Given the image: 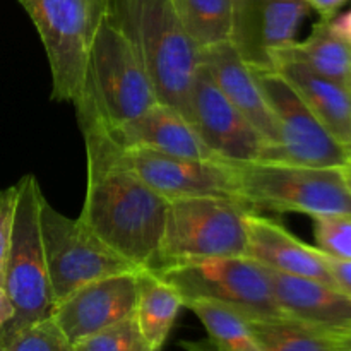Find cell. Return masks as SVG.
<instances>
[{
    "instance_id": "1",
    "label": "cell",
    "mask_w": 351,
    "mask_h": 351,
    "mask_svg": "<svg viewBox=\"0 0 351 351\" xmlns=\"http://www.w3.org/2000/svg\"><path fill=\"white\" fill-rule=\"evenodd\" d=\"M88 154V184L79 219L139 269L156 266L170 201L137 175L95 149Z\"/></svg>"
},
{
    "instance_id": "2",
    "label": "cell",
    "mask_w": 351,
    "mask_h": 351,
    "mask_svg": "<svg viewBox=\"0 0 351 351\" xmlns=\"http://www.w3.org/2000/svg\"><path fill=\"white\" fill-rule=\"evenodd\" d=\"M105 9L139 55L158 99L189 120L201 48L184 29L170 0H106Z\"/></svg>"
},
{
    "instance_id": "3",
    "label": "cell",
    "mask_w": 351,
    "mask_h": 351,
    "mask_svg": "<svg viewBox=\"0 0 351 351\" xmlns=\"http://www.w3.org/2000/svg\"><path fill=\"white\" fill-rule=\"evenodd\" d=\"M156 103L161 101L139 55L105 9L89 47L82 93L74 101L77 120L110 129Z\"/></svg>"
},
{
    "instance_id": "4",
    "label": "cell",
    "mask_w": 351,
    "mask_h": 351,
    "mask_svg": "<svg viewBox=\"0 0 351 351\" xmlns=\"http://www.w3.org/2000/svg\"><path fill=\"white\" fill-rule=\"evenodd\" d=\"M230 165L239 182L240 197L256 213H302L311 218L351 215V192L341 168L273 160Z\"/></svg>"
},
{
    "instance_id": "5",
    "label": "cell",
    "mask_w": 351,
    "mask_h": 351,
    "mask_svg": "<svg viewBox=\"0 0 351 351\" xmlns=\"http://www.w3.org/2000/svg\"><path fill=\"white\" fill-rule=\"evenodd\" d=\"M43 199L34 175H24L16 184L12 228L2 276L3 288L12 302L14 317L0 336L45 321L53 314L55 300L48 280L40 223Z\"/></svg>"
},
{
    "instance_id": "6",
    "label": "cell",
    "mask_w": 351,
    "mask_h": 351,
    "mask_svg": "<svg viewBox=\"0 0 351 351\" xmlns=\"http://www.w3.org/2000/svg\"><path fill=\"white\" fill-rule=\"evenodd\" d=\"M247 202L232 197H184L168 204L167 225L156 266L151 269L215 259L245 256Z\"/></svg>"
},
{
    "instance_id": "7",
    "label": "cell",
    "mask_w": 351,
    "mask_h": 351,
    "mask_svg": "<svg viewBox=\"0 0 351 351\" xmlns=\"http://www.w3.org/2000/svg\"><path fill=\"white\" fill-rule=\"evenodd\" d=\"M86 149L108 156L127 168L168 201L184 197L240 199L239 182L230 163L191 160L151 149H119L103 127L93 120H79ZM245 202V201H243Z\"/></svg>"
},
{
    "instance_id": "8",
    "label": "cell",
    "mask_w": 351,
    "mask_h": 351,
    "mask_svg": "<svg viewBox=\"0 0 351 351\" xmlns=\"http://www.w3.org/2000/svg\"><path fill=\"white\" fill-rule=\"evenodd\" d=\"M185 302L213 300L252 319L287 317L280 308L269 271L247 256L191 261L154 269Z\"/></svg>"
},
{
    "instance_id": "9",
    "label": "cell",
    "mask_w": 351,
    "mask_h": 351,
    "mask_svg": "<svg viewBox=\"0 0 351 351\" xmlns=\"http://www.w3.org/2000/svg\"><path fill=\"white\" fill-rule=\"evenodd\" d=\"M36 27L51 74V98L81 96L89 47L106 0H19Z\"/></svg>"
},
{
    "instance_id": "10",
    "label": "cell",
    "mask_w": 351,
    "mask_h": 351,
    "mask_svg": "<svg viewBox=\"0 0 351 351\" xmlns=\"http://www.w3.org/2000/svg\"><path fill=\"white\" fill-rule=\"evenodd\" d=\"M40 223L55 305L91 281L139 269L110 249L81 219L64 216L47 199L41 202Z\"/></svg>"
},
{
    "instance_id": "11",
    "label": "cell",
    "mask_w": 351,
    "mask_h": 351,
    "mask_svg": "<svg viewBox=\"0 0 351 351\" xmlns=\"http://www.w3.org/2000/svg\"><path fill=\"white\" fill-rule=\"evenodd\" d=\"M273 112L278 132L276 160L317 168H341L348 151L331 136L278 71L254 69Z\"/></svg>"
},
{
    "instance_id": "12",
    "label": "cell",
    "mask_w": 351,
    "mask_h": 351,
    "mask_svg": "<svg viewBox=\"0 0 351 351\" xmlns=\"http://www.w3.org/2000/svg\"><path fill=\"white\" fill-rule=\"evenodd\" d=\"M189 122L208 146L225 163H250L273 160V147L250 120L219 91L209 72L199 65L189 103Z\"/></svg>"
},
{
    "instance_id": "13",
    "label": "cell",
    "mask_w": 351,
    "mask_h": 351,
    "mask_svg": "<svg viewBox=\"0 0 351 351\" xmlns=\"http://www.w3.org/2000/svg\"><path fill=\"white\" fill-rule=\"evenodd\" d=\"M308 12L305 0H235L228 41L250 67L271 71L274 57L297 41Z\"/></svg>"
},
{
    "instance_id": "14",
    "label": "cell",
    "mask_w": 351,
    "mask_h": 351,
    "mask_svg": "<svg viewBox=\"0 0 351 351\" xmlns=\"http://www.w3.org/2000/svg\"><path fill=\"white\" fill-rule=\"evenodd\" d=\"M141 269L113 274L84 285L58 302L51 319L75 345L88 336L132 317Z\"/></svg>"
},
{
    "instance_id": "15",
    "label": "cell",
    "mask_w": 351,
    "mask_h": 351,
    "mask_svg": "<svg viewBox=\"0 0 351 351\" xmlns=\"http://www.w3.org/2000/svg\"><path fill=\"white\" fill-rule=\"evenodd\" d=\"M103 130L119 149H151L191 160L219 161L202 143L194 125L165 103H156L136 119L110 129L103 127Z\"/></svg>"
},
{
    "instance_id": "16",
    "label": "cell",
    "mask_w": 351,
    "mask_h": 351,
    "mask_svg": "<svg viewBox=\"0 0 351 351\" xmlns=\"http://www.w3.org/2000/svg\"><path fill=\"white\" fill-rule=\"evenodd\" d=\"M201 65L209 72L226 99L240 110L271 144L273 160H276V123L256 71L240 57L230 41L201 48Z\"/></svg>"
},
{
    "instance_id": "17",
    "label": "cell",
    "mask_w": 351,
    "mask_h": 351,
    "mask_svg": "<svg viewBox=\"0 0 351 351\" xmlns=\"http://www.w3.org/2000/svg\"><path fill=\"white\" fill-rule=\"evenodd\" d=\"M269 276L278 305L287 317L351 338V295L311 278L274 271H269Z\"/></svg>"
},
{
    "instance_id": "18",
    "label": "cell",
    "mask_w": 351,
    "mask_h": 351,
    "mask_svg": "<svg viewBox=\"0 0 351 351\" xmlns=\"http://www.w3.org/2000/svg\"><path fill=\"white\" fill-rule=\"evenodd\" d=\"M245 256L274 273L311 278L336 287L324 254L317 247L307 245L283 225L259 216L256 211L247 215Z\"/></svg>"
},
{
    "instance_id": "19",
    "label": "cell",
    "mask_w": 351,
    "mask_h": 351,
    "mask_svg": "<svg viewBox=\"0 0 351 351\" xmlns=\"http://www.w3.org/2000/svg\"><path fill=\"white\" fill-rule=\"evenodd\" d=\"M305 105L338 143L351 141V89L332 79L317 74L300 62L281 60L274 65Z\"/></svg>"
},
{
    "instance_id": "20",
    "label": "cell",
    "mask_w": 351,
    "mask_h": 351,
    "mask_svg": "<svg viewBox=\"0 0 351 351\" xmlns=\"http://www.w3.org/2000/svg\"><path fill=\"white\" fill-rule=\"evenodd\" d=\"M182 307H185L182 295L156 271H139L134 321L147 348H163Z\"/></svg>"
},
{
    "instance_id": "21",
    "label": "cell",
    "mask_w": 351,
    "mask_h": 351,
    "mask_svg": "<svg viewBox=\"0 0 351 351\" xmlns=\"http://www.w3.org/2000/svg\"><path fill=\"white\" fill-rule=\"evenodd\" d=\"M281 60L300 62L317 74L351 89V47L335 33L329 19L315 23L304 41H295L281 50L274 57V65Z\"/></svg>"
},
{
    "instance_id": "22",
    "label": "cell",
    "mask_w": 351,
    "mask_h": 351,
    "mask_svg": "<svg viewBox=\"0 0 351 351\" xmlns=\"http://www.w3.org/2000/svg\"><path fill=\"white\" fill-rule=\"evenodd\" d=\"M249 326L263 351L351 350V338L321 331L291 317L252 319Z\"/></svg>"
},
{
    "instance_id": "23",
    "label": "cell",
    "mask_w": 351,
    "mask_h": 351,
    "mask_svg": "<svg viewBox=\"0 0 351 351\" xmlns=\"http://www.w3.org/2000/svg\"><path fill=\"white\" fill-rule=\"evenodd\" d=\"M170 3L199 48L230 40L235 0H170Z\"/></svg>"
},
{
    "instance_id": "24",
    "label": "cell",
    "mask_w": 351,
    "mask_h": 351,
    "mask_svg": "<svg viewBox=\"0 0 351 351\" xmlns=\"http://www.w3.org/2000/svg\"><path fill=\"white\" fill-rule=\"evenodd\" d=\"M185 307L195 314L208 331L209 341L219 351H263L249 319L213 300H189Z\"/></svg>"
},
{
    "instance_id": "25",
    "label": "cell",
    "mask_w": 351,
    "mask_h": 351,
    "mask_svg": "<svg viewBox=\"0 0 351 351\" xmlns=\"http://www.w3.org/2000/svg\"><path fill=\"white\" fill-rule=\"evenodd\" d=\"M0 346L7 351H75L51 317L0 336Z\"/></svg>"
},
{
    "instance_id": "26",
    "label": "cell",
    "mask_w": 351,
    "mask_h": 351,
    "mask_svg": "<svg viewBox=\"0 0 351 351\" xmlns=\"http://www.w3.org/2000/svg\"><path fill=\"white\" fill-rule=\"evenodd\" d=\"M314 239L322 254L351 261V215L314 216Z\"/></svg>"
},
{
    "instance_id": "27",
    "label": "cell",
    "mask_w": 351,
    "mask_h": 351,
    "mask_svg": "<svg viewBox=\"0 0 351 351\" xmlns=\"http://www.w3.org/2000/svg\"><path fill=\"white\" fill-rule=\"evenodd\" d=\"M144 341L132 317L75 343V351H141Z\"/></svg>"
},
{
    "instance_id": "28",
    "label": "cell",
    "mask_w": 351,
    "mask_h": 351,
    "mask_svg": "<svg viewBox=\"0 0 351 351\" xmlns=\"http://www.w3.org/2000/svg\"><path fill=\"white\" fill-rule=\"evenodd\" d=\"M14 202H16V185L0 191V280L3 276L7 250H9L10 228H12Z\"/></svg>"
},
{
    "instance_id": "29",
    "label": "cell",
    "mask_w": 351,
    "mask_h": 351,
    "mask_svg": "<svg viewBox=\"0 0 351 351\" xmlns=\"http://www.w3.org/2000/svg\"><path fill=\"white\" fill-rule=\"evenodd\" d=\"M326 264L329 267V273H331L332 281H335L336 288H339L345 293L351 295V261H341L335 259V257H329L324 254Z\"/></svg>"
},
{
    "instance_id": "30",
    "label": "cell",
    "mask_w": 351,
    "mask_h": 351,
    "mask_svg": "<svg viewBox=\"0 0 351 351\" xmlns=\"http://www.w3.org/2000/svg\"><path fill=\"white\" fill-rule=\"evenodd\" d=\"M305 2L311 5V9L317 10L322 19H331L348 0H305Z\"/></svg>"
},
{
    "instance_id": "31",
    "label": "cell",
    "mask_w": 351,
    "mask_h": 351,
    "mask_svg": "<svg viewBox=\"0 0 351 351\" xmlns=\"http://www.w3.org/2000/svg\"><path fill=\"white\" fill-rule=\"evenodd\" d=\"M329 23H331V27L335 29V33L339 34L351 47V9L348 12L341 14V16L331 17Z\"/></svg>"
},
{
    "instance_id": "32",
    "label": "cell",
    "mask_w": 351,
    "mask_h": 351,
    "mask_svg": "<svg viewBox=\"0 0 351 351\" xmlns=\"http://www.w3.org/2000/svg\"><path fill=\"white\" fill-rule=\"evenodd\" d=\"M14 317V307L12 302H10L9 295H7L5 288H3L2 280H0V332L7 328L10 321Z\"/></svg>"
},
{
    "instance_id": "33",
    "label": "cell",
    "mask_w": 351,
    "mask_h": 351,
    "mask_svg": "<svg viewBox=\"0 0 351 351\" xmlns=\"http://www.w3.org/2000/svg\"><path fill=\"white\" fill-rule=\"evenodd\" d=\"M341 170H343V175H345V180H346V184H348V189L351 192V160L345 165V167H341Z\"/></svg>"
},
{
    "instance_id": "34",
    "label": "cell",
    "mask_w": 351,
    "mask_h": 351,
    "mask_svg": "<svg viewBox=\"0 0 351 351\" xmlns=\"http://www.w3.org/2000/svg\"><path fill=\"white\" fill-rule=\"evenodd\" d=\"M346 151H348V156H350V160H351V141H350L348 146H346Z\"/></svg>"
},
{
    "instance_id": "35",
    "label": "cell",
    "mask_w": 351,
    "mask_h": 351,
    "mask_svg": "<svg viewBox=\"0 0 351 351\" xmlns=\"http://www.w3.org/2000/svg\"><path fill=\"white\" fill-rule=\"evenodd\" d=\"M141 351H161V350H151V348H147V346H144V348Z\"/></svg>"
},
{
    "instance_id": "36",
    "label": "cell",
    "mask_w": 351,
    "mask_h": 351,
    "mask_svg": "<svg viewBox=\"0 0 351 351\" xmlns=\"http://www.w3.org/2000/svg\"><path fill=\"white\" fill-rule=\"evenodd\" d=\"M0 351H7L5 348H3V346H0Z\"/></svg>"
},
{
    "instance_id": "37",
    "label": "cell",
    "mask_w": 351,
    "mask_h": 351,
    "mask_svg": "<svg viewBox=\"0 0 351 351\" xmlns=\"http://www.w3.org/2000/svg\"><path fill=\"white\" fill-rule=\"evenodd\" d=\"M350 351H351V350H350Z\"/></svg>"
}]
</instances>
